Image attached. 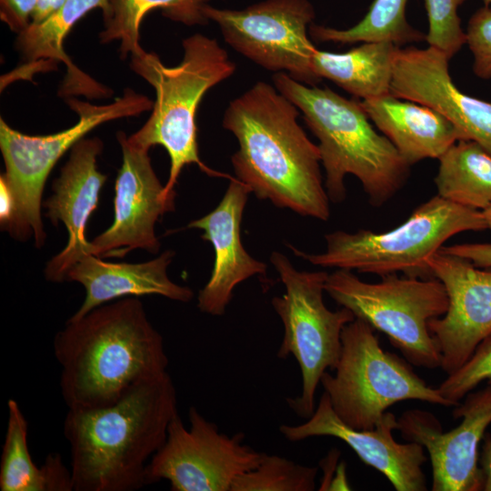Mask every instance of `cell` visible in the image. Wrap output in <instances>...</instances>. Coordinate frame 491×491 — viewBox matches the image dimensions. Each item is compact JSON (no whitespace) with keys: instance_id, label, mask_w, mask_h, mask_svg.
Instances as JSON below:
<instances>
[{"instance_id":"cell-28","label":"cell","mask_w":491,"mask_h":491,"mask_svg":"<svg viewBox=\"0 0 491 491\" xmlns=\"http://www.w3.org/2000/svg\"><path fill=\"white\" fill-rule=\"evenodd\" d=\"M318 468L264 454L254 469L241 475L231 491H313Z\"/></svg>"},{"instance_id":"cell-31","label":"cell","mask_w":491,"mask_h":491,"mask_svg":"<svg viewBox=\"0 0 491 491\" xmlns=\"http://www.w3.org/2000/svg\"><path fill=\"white\" fill-rule=\"evenodd\" d=\"M466 44L473 55V71L482 79H491V7L484 5L470 17Z\"/></svg>"},{"instance_id":"cell-29","label":"cell","mask_w":491,"mask_h":491,"mask_svg":"<svg viewBox=\"0 0 491 491\" xmlns=\"http://www.w3.org/2000/svg\"><path fill=\"white\" fill-rule=\"evenodd\" d=\"M466 0H425L428 19L426 41L450 58L466 44L458 8Z\"/></svg>"},{"instance_id":"cell-14","label":"cell","mask_w":491,"mask_h":491,"mask_svg":"<svg viewBox=\"0 0 491 491\" xmlns=\"http://www.w3.org/2000/svg\"><path fill=\"white\" fill-rule=\"evenodd\" d=\"M123 162L115 180L114 221L90 242L87 252L100 258L124 257L134 249L157 254L160 242L155 226L159 217L175 208V199L164 187L151 164L149 148L117 133Z\"/></svg>"},{"instance_id":"cell-36","label":"cell","mask_w":491,"mask_h":491,"mask_svg":"<svg viewBox=\"0 0 491 491\" xmlns=\"http://www.w3.org/2000/svg\"><path fill=\"white\" fill-rule=\"evenodd\" d=\"M336 475L337 477L331 481L328 490H349L343 464L338 466Z\"/></svg>"},{"instance_id":"cell-34","label":"cell","mask_w":491,"mask_h":491,"mask_svg":"<svg viewBox=\"0 0 491 491\" xmlns=\"http://www.w3.org/2000/svg\"><path fill=\"white\" fill-rule=\"evenodd\" d=\"M479 454V466L484 476L483 490L491 491V434L486 433Z\"/></svg>"},{"instance_id":"cell-33","label":"cell","mask_w":491,"mask_h":491,"mask_svg":"<svg viewBox=\"0 0 491 491\" xmlns=\"http://www.w3.org/2000/svg\"><path fill=\"white\" fill-rule=\"evenodd\" d=\"M439 251L465 258L478 267L491 268V243L443 246Z\"/></svg>"},{"instance_id":"cell-22","label":"cell","mask_w":491,"mask_h":491,"mask_svg":"<svg viewBox=\"0 0 491 491\" xmlns=\"http://www.w3.org/2000/svg\"><path fill=\"white\" fill-rule=\"evenodd\" d=\"M100 8L103 16L110 9V0H65L51 16L39 24H30L18 34L15 47L26 65L50 70L58 63L66 65L67 74L61 89L65 98L84 95L87 98L103 97L111 93L105 85L80 71L64 50V41L72 27L88 12Z\"/></svg>"},{"instance_id":"cell-16","label":"cell","mask_w":491,"mask_h":491,"mask_svg":"<svg viewBox=\"0 0 491 491\" xmlns=\"http://www.w3.org/2000/svg\"><path fill=\"white\" fill-rule=\"evenodd\" d=\"M449 60L446 54L430 45L397 47L390 94L433 108L451 122L459 140L474 141L491 154V103L456 86Z\"/></svg>"},{"instance_id":"cell-6","label":"cell","mask_w":491,"mask_h":491,"mask_svg":"<svg viewBox=\"0 0 491 491\" xmlns=\"http://www.w3.org/2000/svg\"><path fill=\"white\" fill-rule=\"evenodd\" d=\"M487 229L482 211L435 195L419 205L400 225L385 232L361 229L326 234V248L310 254L287 246L314 266L356 270L378 276L397 274L434 277L427 266L450 237Z\"/></svg>"},{"instance_id":"cell-7","label":"cell","mask_w":491,"mask_h":491,"mask_svg":"<svg viewBox=\"0 0 491 491\" xmlns=\"http://www.w3.org/2000/svg\"><path fill=\"white\" fill-rule=\"evenodd\" d=\"M335 374L325 372L320 384L336 415L359 430L374 429L387 408L406 400L456 406L428 386L412 367L380 346L375 329L355 318L341 334Z\"/></svg>"},{"instance_id":"cell-17","label":"cell","mask_w":491,"mask_h":491,"mask_svg":"<svg viewBox=\"0 0 491 491\" xmlns=\"http://www.w3.org/2000/svg\"><path fill=\"white\" fill-rule=\"evenodd\" d=\"M397 427V418L386 411L374 429H355L336 415L324 392L314 414L305 423L282 425L279 431L291 442L314 436L339 438L362 462L383 474L396 491L427 490L422 468L427 460L425 447L416 442L401 444L396 441L393 431Z\"/></svg>"},{"instance_id":"cell-15","label":"cell","mask_w":491,"mask_h":491,"mask_svg":"<svg viewBox=\"0 0 491 491\" xmlns=\"http://www.w3.org/2000/svg\"><path fill=\"white\" fill-rule=\"evenodd\" d=\"M427 266L448 296L447 311L430 320L428 328L440 351V367L450 375L491 336V268L441 251Z\"/></svg>"},{"instance_id":"cell-4","label":"cell","mask_w":491,"mask_h":491,"mask_svg":"<svg viewBox=\"0 0 491 491\" xmlns=\"http://www.w3.org/2000/svg\"><path fill=\"white\" fill-rule=\"evenodd\" d=\"M275 87L303 114L318 139L325 187L333 203L346 199L345 177L355 175L368 202L380 207L406 185L410 165L391 141L378 134L362 104L328 87L304 85L284 72L273 77Z\"/></svg>"},{"instance_id":"cell-30","label":"cell","mask_w":491,"mask_h":491,"mask_svg":"<svg viewBox=\"0 0 491 491\" xmlns=\"http://www.w3.org/2000/svg\"><path fill=\"white\" fill-rule=\"evenodd\" d=\"M491 384V336L484 339L468 360L437 387L441 396L456 406L479 384Z\"/></svg>"},{"instance_id":"cell-38","label":"cell","mask_w":491,"mask_h":491,"mask_svg":"<svg viewBox=\"0 0 491 491\" xmlns=\"http://www.w3.org/2000/svg\"><path fill=\"white\" fill-rule=\"evenodd\" d=\"M486 6L491 7V0H483Z\"/></svg>"},{"instance_id":"cell-32","label":"cell","mask_w":491,"mask_h":491,"mask_svg":"<svg viewBox=\"0 0 491 491\" xmlns=\"http://www.w3.org/2000/svg\"><path fill=\"white\" fill-rule=\"evenodd\" d=\"M38 0H0V18L16 34L31 24L32 15Z\"/></svg>"},{"instance_id":"cell-2","label":"cell","mask_w":491,"mask_h":491,"mask_svg":"<svg viewBox=\"0 0 491 491\" xmlns=\"http://www.w3.org/2000/svg\"><path fill=\"white\" fill-rule=\"evenodd\" d=\"M59 387L68 409L105 406L135 385L166 372L161 334L136 296L69 318L53 340Z\"/></svg>"},{"instance_id":"cell-11","label":"cell","mask_w":491,"mask_h":491,"mask_svg":"<svg viewBox=\"0 0 491 491\" xmlns=\"http://www.w3.org/2000/svg\"><path fill=\"white\" fill-rule=\"evenodd\" d=\"M203 11L229 45L263 68L310 86L322 80L312 65L317 48L308 36L315 18L308 0H265L241 10L207 4Z\"/></svg>"},{"instance_id":"cell-19","label":"cell","mask_w":491,"mask_h":491,"mask_svg":"<svg viewBox=\"0 0 491 491\" xmlns=\"http://www.w3.org/2000/svg\"><path fill=\"white\" fill-rule=\"evenodd\" d=\"M250 193L247 185L231 177L218 205L187 225V228L203 230L201 238L210 242L215 252L211 276L197 296V307L202 313L224 315L236 286L266 273V265L252 257L241 242V222Z\"/></svg>"},{"instance_id":"cell-27","label":"cell","mask_w":491,"mask_h":491,"mask_svg":"<svg viewBox=\"0 0 491 491\" xmlns=\"http://www.w3.org/2000/svg\"><path fill=\"white\" fill-rule=\"evenodd\" d=\"M408 0H375L365 17L347 29L311 25L309 35L319 42L353 44L356 42H389L404 45L426 40V35L414 28L406 19Z\"/></svg>"},{"instance_id":"cell-9","label":"cell","mask_w":491,"mask_h":491,"mask_svg":"<svg viewBox=\"0 0 491 491\" xmlns=\"http://www.w3.org/2000/svg\"><path fill=\"white\" fill-rule=\"evenodd\" d=\"M78 115V122L61 132L47 135H28L11 128L0 119V149L5 165L1 175L15 203L13 219L6 231L17 240L34 236L42 247L46 235L41 216L45 181L57 161L101 124L122 117L136 116L153 108V101L127 88L123 96L105 105H95L73 96L65 98Z\"/></svg>"},{"instance_id":"cell-18","label":"cell","mask_w":491,"mask_h":491,"mask_svg":"<svg viewBox=\"0 0 491 491\" xmlns=\"http://www.w3.org/2000/svg\"><path fill=\"white\" fill-rule=\"evenodd\" d=\"M102 150L103 143L97 137L82 138L75 144L60 175L53 182V195L43 204L52 225L61 221L68 233L65 248L46 264L45 276L50 282L62 283L69 266L88 253L90 242L85 237V227L107 179L96 165Z\"/></svg>"},{"instance_id":"cell-5","label":"cell","mask_w":491,"mask_h":491,"mask_svg":"<svg viewBox=\"0 0 491 491\" xmlns=\"http://www.w3.org/2000/svg\"><path fill=\"white\" fill-rule=\"evenodd\" d=\"M183 60L173 67L145 51L133 55L130 63L131 69L154 87L156 97L147 121L128 138L149 149L165 147L170 170L164 192L170 199H175V185L185 165L195 164L209 175H225L199 158L195 116L205 93L235 71L215 39L195 34L183 40Z\"/></svg>"},{"instance_id":"cell-8","label":"cell","mask_w":491,"mask_h":491,"mask_svg":"<svg viewBox=\"0 0 491 491\" xmlns=\"http://www.w3.org/2000/svg\"><path fill=\"white\" fill-rule=\"evenodd\" d=\"M380 277L368 283L351 270L336 269L328 274L325 291L356 318L386 335L411 365L440 367V351L428 323L447 311L444 285L436 277H400L396 273Z\"/></svg>"},{"instance_id":"cell-25","label":"cell","mask_w":491,"mask_h":491,"mask_svg":"<svg viewBox=\"0 0 491 491\" xmlns=\"http://www.w3.org/2000/svg\"><path fill=\"white\" fill-rule=\"evenodd\" d=\"M438 160L437 195L479 211L491 205L490 153L474 141L458 140Z\"/></svg>"},{"instance_id":"cell-10","label":"cell","mask_w":491,"mask_h":491,"mask_svg":"<svg viewBox=\"0 0 491 491\" xmlns=\"http://www.w3.org/2000/svg\"><path fill=\"white\" fill-rule=\"evenodd\" d=\"M270 262L286 290L271 301L284 326L276 356L281 359L293 356L302 378L301 394L286 398V403L296 415L308 419L316 409V391L322 376L334 371L339 360L342 331L356 316L346 307L331 311L326 306V272L298 271L277 251L271 254Z\"/></svg>"},{"instance_id":"cell-24","label":"cell","mask_w":491,"mask_h":491,"mask_svg":"<svg viewBox=\"0 0 491 491\" xmlns=\"http://www.w3.org/2000/svg\"><path fill=\"white\" fill-rule=\"evenodd\" d=\"M389 42H364L345 53L316 49L313 69L354 95L367 100L390 94L393 60L396 48Z\"/></svg>"},{"instance_id":"cell-26","label":"cell","mask_w":491,"mask_h":491,"mask_svg":"<svg viewBox=\"0 0 491 491\" xmlns=\"http://www.w3.org/2000/svg\"><path fill=\"white\" fill-rule=\"evenodd\" d=\"M211 0H110V9L104 17V30L99 34L101 43L119 42V54L139 55L145 50L139 44V28L145 15L156 8L162 15L185 25H205L208 19L204 7Z\"/></svg>"},{"instance_id":"cell-20","label":"cell","mask_w":491,"mask_h":491,"mask_svg":"<svg viewBox=\"0 0 491 491\" xmlns=\"http://www.w3.org/2000/svg\"><path fill=\"white\" fill-rule=\"evenodd\" d=\"M175 252L166 250L156 258L138 263H115L85 253L66 269L63 282H77L85 291V299L71 319H77L104 304L128 296L158 295L186 303L194 293L191 288L174 283L167 268Z\"/></svg>"},{"instance_id":"cell-12","label":"cell","mask_w":491,"mask_h":491,"mask_svg":"<svg viewBox=\"0 0 491 491\" xmlns=\"http://www.w3.org/2000/svg\"><path fill=\"white\" fill-rule=\"evenodd\" d=\"M188 419L186 428L178 413L173 417L147 465V485L166 480L173 491H231L237 477L261 462L265 453L244 444L243 433H220L195 406Z\"/></svg>"},{"instance_id":"cell-13","label":"cell","mask_w":491,"mask_h":491,"mask_svg":"<svg viewBox=\"0 0 491 491\" xmlns=\"http://www.w3.org/2000/svg\"><path fill=\"white\" fill-rule=\"evenodd\" d=\"M464 398L453 411L455 418L463 419L447 432H443L439 420L425 410L410 409L397 419L403 438L422 445L428 452L433 491L483 490L478 451L491 424V384Z\"/></svg>"},{"instance_id":"cell-35","label":"cell","mask_w":491,"mask_h":491,"mask_svg":"<svg viewBox=\"0 0 491 491\" xmlns=\"http://www.w3.org/2000/svg\"><path fill=\"white\" fill-rule=\"evenodd\" d=\"M65 0H38L31 18V24H39L51 16Z\"/></svg>"},{"instance_id":"cell-21","label":"cell","mask_w":491,"mask_h":491,"mask_svg":"<svg viewBox=\"0 0 491 491\" xmlns=\"http://www.w3.org/2000/svg\"><path fill=\"white\" fill-rule=\"evenodd\" d=\"M369 119L413 165L439 158L459 140L451 122L433 108L391 94L361 101Z\"/></svg>"},{"instance_id":"cell-3","label":"cell","mask_w":491,"mask_h":491,"mask_svg":"<svg viewBox=\"0 0 491 491\" xmlns=\"http://www.w3.org/2000/svg\"><path fill=\"white\" fill-rule=\"evenodd\" d=\"M178 413L167 372L146 379L105 406L68 409L63 432L70 447L74 491H135Z\"/></svg>"},{"instance_id":"cell-23","label":"cell","mask_w":491,"mask_h":491,"mask_svg":"<svg viewBox=\"0 0 491 491\" xmlns=\"http://www.w3.org/2000/svg\"><path fill=\"white\" fill-rule=\"evenodd\" d=\"M1 491H74L71 470L57 453L38 466L28 447V422L19 404L7 401V423L0 460Z\"/></svg>"},{"instance_id":"cell-1","label":"cell","mask_w":491,"mask_h":491,"mask_svg":"<svg viewBox=\"0 0 491 491\" xmlns=\"http://www.w3.org/2000/svg\"><path fill=\"white\" fill-rule=\"evenodd\" d=\"M300 111L275 85L259 81L232 100L223 127L238 142L231 162L255 195L303 216L326 221L329 197L321 155L299 125Z\"/></svg>"},{"instance_id":"cell-37","label":"cell","mask_w":491,"mask_h":491,"mask_svg":"<svg viewBox=\"0 0 491 491\" xmlns=\"http://www.w3.org/2000/svg\"><path fill=\"white\" fill-rule=\"evenodd\" d=\"M482 212L486 222L487 229L491 230V205Z\"/></svg>"}]
</instances>
